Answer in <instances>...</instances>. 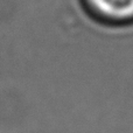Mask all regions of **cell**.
<instances>
[{"instance_id": "6da1fadb", "label": "cell", "mask_w": 133, "mask_h": 133, "mask_svg": "<svg viewBox=\"0 0 133 133\" xmlns=\"http://www.w3.org/2000/svg\"><path fill=\"white\" fill-rule=\"evenodd\" d=\"M99 19L112 22L133 21V0H83Z\"/></svg>"}]
</instances>
